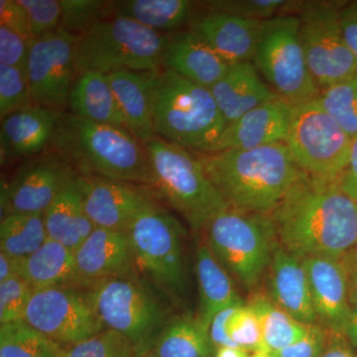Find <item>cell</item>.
Instances as JSON below:
<instances>
[{
	"label": "cell",
	"mask_w": 357,
	"mask_h": 357,
	"mask_svg": "<svg viewBox=\"0 0 357 357\" xmlns=\"http://www.w3.org/2000/svg\"><path fill=\"white\" fill-rule=\"evenodd\" d=\"M271 217L279 245L301 259L340 260L357 245V202L337 180L302 171Z\"/></svg>",
	"instance_id": "obj_1"
},
{
	"label": "cell",
	"mask_w": 357,
	"mask_h": 357,
	"mask_svg": "<svg viewBox=\"0 0 357 357\" xmlns=\"http://www.w3.org/2000/svg\"><path fill=\"white\" fill-rule=\"evenodd\" d=\"M198 155L223 201L241 213L272 215L302 173L285 143Z\"/></svg>",
	"instance_id": "obj_2"
},
{
	"label": "cell",
	"mask_w": 357,
	"mask_h": 357,
	"mask_svg": "<svg viewBox=\"0 0 357 357\" xmlns=\"http://www.w3.org/2000/svg\"><path fill=\"white\" fill-rule=\"evenodd\" d=\"M51 149L69 158L79 176L153 187V169L146 148L126 128L96 123L62 112L58 114Z\"/></svg>",
	"instance_id": "obj_3"
},
{
	"label": "cell",
	"mask_w": 357,
	"mask_h": 357,
	"mask_svg": "<svg viewBox=\"0 0 357 357\" xmlns=\"http://www.w3.org/2000/svg\"><path fill=\"white\" fill-rule=\"evenodd\" d=\"M136 274L172 306L187 301L190 275L187 231L158 199L147 204L126 229Z\"/></svg>",
	"instance_id": "obj_4"
},
{
	"label": "cell",
	"mask_w": 357,
	"mask_h": 357,
	"mask_svg": "<svg viewBox=\"0 0 357 357\" xmlns=\"http://www.w3.org/2000/svg\"><path fill=\"white\" fill-rule=\"evenodd\" d=\"M151 112L156 137L197 154L208 153L227 124L210 89L166 68L154 70Z\"/></svg>",
	"instance_id": "obj_5"
},
{
	"label": "cell",
	"mask_w": 357,
	"mask_h": 357,
	"mask_svg": "<svg viewBox=\"0 0 357 357\" xmlns=\"http://www.w3.org/2000/svg\"><path fill=\"white\" fill-rule=\"evenodd\" d=\"M154 174L152 187L160 202L178 213L201 234L208 222L229 206L204 171L199 155L161 138L143 143Z\"/></svg>",
	"instance_id": "obj_6"
},
{
	"label": "cell",
	"mask_w": 357,
	"mask_h": 357,
	"mask_svg": "<svg viewBox=\"0 0 357 357\" xmlns=\"http://www.w3.org/2000/svg\"><path fill=\"white\" fill-rule=\"evenodd\" d=\"M170 36L122 16L103 20L77 40V75L89 70L107 75L117 70L161 69Z\"/></svg>",
	"instance_id": "obj_7"
},
{
	"label": "cell",
	"mask_w": 357,
	"mask_h": 357,
	"mask_svg": "<svg viewBox=\"0 0 357 357\" xmlns=\"http://www.w3.org/2000/svg\"><path fill=\"white\" fill-rule=\"evenodd\" d=\"M89 293L105 328L128 338L137 356L173 317L172 305L137 274L96 282Z\"/></svg>",
	"instance_id": "obj_8"
},
{
	"label": "cell",
	"mask_w": 357,
	"mask_h": 357,
	"mask_svg": "<svg viewBox=\"0 0 357 357\" xmlns=\"http://www.w3.org/2000/svg\"><path fill=\"white\" fill-rule=\"evenodd\" d=\"M202 232L220 264L246 289L261 280L278 245L271 215L227 208L211 218Z\"/></svg>",
	"instance_id": "obj_9"
},
{
	"label": "cell",
	"mask_w": 357,
	"mask_h": 357,
	"mask_svg": "<svg viewBox=\"0 0 357 357\" xmlns=\"http://www.w3.org/2000/svg\"><path fill=\"white\" fill-rule=\"evenodd\" d=\"M296 14L263 21L252 63L277 96L292 105L321 95L307 68Z\"/></svg>",
	"instance_id": "obj_10"
},
{
	"label": "cell",
	"mask_w": 357,
	"mask_h": 357,
	"mask_svg": "<svg viewBox=\"0 0 357 357\" xmlns=\"http://www.w3.org/2000/svg\"><path fill=\"white\" fill-rule=\"evenodd\" d=\"M319 98L293 105L284 143L301 171L314 178L337 180L349 163L352 138L326 112Z\"/></svg>",
	"instance_id": "obj_11"
},
{
	"label": "cell",
	"mask_w": 357,
	"mask_h": 357,
	"mask_svg": "<svg viewBox=\"0 0 357 357\" xmlns=\"http://www.w3.org/2000/svg\"><path fill=\"white\" fill-rule=\"evenodd\" d=\"M340 2L301 1L299 36L307 68L321 91L357 72V60L345 41Z\"/></svg>",
	"instance_id": "obj_12"
},
{
	"label": "cell",
	"mask_w": 357,
	"mask_h": 357,
	"mask_svg": "<svg viewBox=\"0 0 357 357\" xmlns=\"http://www.w3.org/2000/svg\"><path fill=\"white\" fill-rule=\"evenodd\" d=\"M23 319L62 347L105 330L89 288L54 286L33 290Z\"/></svg>",
	"instance_id": "obj_13"
},
{
	"label": "cell",
	"mask_w": 357,
	"mask_h": 357,
	"mask_svg": "<svg viewBox=\"0 0 357 357\" xmlns=\"http://www.w3.org/2000/svg\"><path fill=\"white\" fill-rule=\"evenodd\" d=\"M77 40L79 36L61 28L31 39L25 72L34 105L56 114L67 112L77 77Z\"/></svg>",
	"instance_id": "obj_14"
},
{
	"label": "cell",
	"mask_w": 357,
	"mask_h": 357,
	"mask_svg": "<svg viewBox=\"0 0 357 357\" xmlns=\"http://www.w3.org/2000/svg\"><path fill=\"white\" fill-rule=\"evenodd\" d=\"M77 176L70 159L57 150L26 160L2 188L1 218L13 213H44Z\"/></svg>",
	"instance_id": "obj_15"
},
{
	"label": "cell",
	"mask_w": 357,
	"mask_h": 357,
	"mask_svg": "<svg viewBox=\"0 0 357 357\" xmlns=\"http://www.w3.org/2000/svg\"><path fill=\"white\" fill-rule=\"evenodd\" d=\"M81 178L86 215L100 229L126 231L139 211L158 199L145 185L96 176Z\"/></svg>",
	"instance_id": "obj_16"
},
{
	"label": "cell",
	"mask_w": 357,
	"mask_h": 357,
	"mask_svg": "<svg viewBox=\"0 0 357 357\" xmlns=\"http://www.w3.org/2000/svg\"><path fill=\"white\" fill-rule=\"evenodd\" d=\"M293 105L278 98L255 107L243 116L229 122L208 153L227 150H248L285 142Z\"/></svg>",
	"instance_id": "obj_17"
},
{
	"label": "cell",
	"mask_w": 357,
	"mask_h": 357,
	"mask_svg": "<svg viewBox=\"0 0 357 357\" xmlns=\"http://www.w3.org/2000/svg\"><path fill=\"white\" fill-rule=\"evenodd\" d=\"M303 263L309 277L319 325L331 335L344 337L351 305L342 263L328 257L305 258Z\"/></svg>",
	"instance_id": "obj_18"
},
{
	"label": "cell",
	"mask_w": 357,
	"mask_h": 357,
	"mask_svg": "<svg viewBox=\"0 0 357 357\" xmlns=\"http://www.w3.org/2000/svg\"><path fill=\"white\" fill-rule=\"evenodd\" d=\"M77 271L89 284L135 275L132 250L124 231L95 230L75 251Z\"/></svg>",
	"instance_id": "obj_19"
},
{
	"label": "cell",
	"mask_w": 357,
	"mask_h": 357,
	"mask_svg": "<svg viewBox=\"0 0 357 357\" xmlns=\"http://www.w3.org/2000/svg\"><path fill=\"white\" fill-rule=\"evenodd\" d=\"M263 21L210 11L192 17L190 29L210 45L230 66L252 62Z\"/></svg>",
	"instance_id": "obj_20"
},
{
	"label": "cell",
	"mask_w": 357,
	"mask_h": 357,
	"mask_svg": "<svg viewBox=\"0 0 357 357\" xmlns=\"http://www.w3.org/2000/svg\"><path fill=\"white\" fill-rule=\"evenodd\" d=\"M268 275L270 297L274 304L304 325L318 324L303 259L278 243Z\"/></svg>",
	"instance_id": "obj_21"
},
{
	"label": "cell",
	"mask_w": 357,
	"mask_h": 357,
	"mask_svg": "<svg viewBox=\"0 0 357 357\" xmlns=\"http://www.w3.org/2000/svg\"><path fill=\"white\" fill-rule=\"evenodd\" d=\"M58 114L34 105L1 119V158L13 162L46 152L55 136Z\"/></svg>",
	"instance_id": "obj_22"
},
{
	"label": "cell",
	"mask_w": 357,
	"mask_h": 357,
	"mask_svg": "<svg viewBox=\"0 0 357 357\" xmlns=\"http://www.w3.org/2000/svg\"><path fill=\"white\" fill-rule=\"evenodd\" d=\"M230 65L192 30L171 35L164 54L163 68L172 70L192 83L211 89Z\"/></svg>",
	"instance_id": "obj_23"
},
{
	"label": "cell",
	"mask_w": 357,
	"mask_h": 357,
	"mask_svg": "<svg viewBox=\"0 0 357 357\" xmlns=\"http://www.w3.org/2000/svg\"><path fill=\"white\" fill-rule=\"evenodd\" d=\"M210 89L227 123L263 103L280 98L263 82L252 62L230 66Z\"/></svg>",
	"instance_id": "obj_24"
},
{
	"label": "cell",
	"mask_w": 357,
	"mask_h": 357,
	"mask_svg": "<svg viewBox=\"0 0 357 357\" xmlns=\"http://www.w3.org/2000/svg\"><path fill=\"white\" fill-rule=\"evenodd\" d=\"M153 74L154 70H117L107 75L126 128L142 143L156 137L151 112Z\"/></svg>",
	"instance_id": "obj_25"
},
{
	"label": "cell",
	"mask_w": 357,
	"mask_h": 357,
	"mask_svg": "<svg viewBox=\"0 0 357 357\" xmlns=\"http://www.w3.org/2000/svg\"><path fill=\"white\" fill-rule=\"evenodd\" d=\"M49 238L76 251L96 227L84 208L81 176H77L44 211Z\"/></svg>",
	"instance_id": "obj_26"
},
{
	"label": "cell",
	"mask_w": 357,
	"mask_h": 357,
	"mask_svg": "<svg viewBox=\"0 0 357 357\" xmlns=\"http://www.w3.org/2000/svg\"><path fill=\"white\" fill-rule=\"evenodd\" d=\"M18 276L33 290L54 286L81 289L91 286L77 271L74 251L50 238L36 252L20 260Z\"/></svg>",
	"instance_id": "obj_27"
},
{
	"label": "cell",
	"mask_w": 357,
	"mask_h": 357,
	"mask_svg": "<svg viewBox=\"0 0 357 357\" xmlns=\"http://www.w3.org/2000/svg\"><path fill=\"white\" fill-rule=\"evenodd\" d=\"M199 290L196 318L206 332L213 317L227 307L244 304L234 287L231 277L220 264L208 244H199L195 257Z\"/></svg>",
	"instance_id": "obj_28"
},
{
	"label": "cell",
	"mask_w": 357,
	"mask_h": 357,
	"mask_svg": "<svg viewBox=\"0 0 357 357\" xmlns=\"http://www.w3.org/2000/svg\"><path fill=\"white\" fill-rule=\"evenodd\" d=\"M68 109L86 121L126 128L114 89L107 75L102 73L89 70L77 75Z\"/></svg>",
	"instance_id": "obj_29"
},
{
	"label": "cell",
	"mask_w": 357,
	"mask_h": 357,
	"mask_svg": "<svg viewBox=\"0 0 357 357\" xmlns=\"http://www.w3.org/2000/svg\"><path fill=\"white\" fill-rule=\"evenodd\" d=\"M208 332L190 314L173 316L155 338L150 357H213Z\"/></svg>",
	"instance_id": "obj_30"
},
{
	"label": "cell",
	"mask_w": 357,
	"mask_h": 357,
	"mask_svg": "<svg viewBox=\"0 0 357 357\" xmlns=\"http://www.w3.org/2000/svg\"><path fill=\"white\" fill-rule=\"evenodd\" d=\"M114 16H122L139 24L169 34L191 23L194 2L189 0H128L112 4Z\"/></svg>",
	"instance_id": "obj_31"
},
{
	"label": "cell",
	"mask_w": 357,
	"mask_h": 357,
	"mask_svg": "<svg viewBox=\"0 0 357 357\" xmlns=\"http://www.w3.org/2000/svg\"><path fill=\"white\" fill-rule=\"evenodd\" d=\"M43 213H13L1 218L0 252L24 260L48 241Z\"/></svg>",
	"instance_id": "obj_32"
},
{
	"label": "cell",
	"mask_w": 357,
	"mask_h": 357,
	"mask_svg": "<svg viewBox=\"0 0 357 357\" xmlns=\"http://www.w3.org/2000/svg\"><path fill=\"white\" fill-rule=\"evenodd\" d=\"M248 305L259 319L265 347L271 354L296 344L306 335L309 325L294 319L271 299L257 295Z\"/></svg>",
	"instance_id": "obj_33"
},
{
	"label": "cell",
	"mask_w": 357,
	"mask_h": 357,
	"mask_svg": "<svg viewBox=\"0 0 357 357\" xmlns=\"http://www.w3.org/2000/svg\"><path fill=\"white\" fill-rule=\"evenodd\" d=\"M64 347L25 319L0 325V357H63Z\"/></svg>",
	"instance_id": "obj_34"
},
{
	"label": "cell",
	"mask_w": 357,
	"mask_h": 357,
	"mask_svg": "<svg viewBox=\"0 0 357 357\" xmlns=\"http://www.w3.org/2000/svg\"><path fill=\"white\" fill-rule=\"evenodd\" d=\"M321 105L351 138L357 135V72L321 91Z\"/></svg>",
	"instance_id": "obj_35"
},
{
	"label": "cell",
	"mask_w": 357,
	"mask_h": 357,
	"mask_svg": "<svg viewBox=\"0 0 357 357\" xmlns=\"http://www.w3.org/2000/svg\"><path fill=\"white\" fill-rule=\"evenodd\" d=\"M301 1L294 0H225L211 1L204 6L210 11H217L244 18L266 21L277 16L296 14Z\"/></svg>",
	"instance_id": "obj_36"
},
{
	"label": "cell",
	"mask_w": 357,
	"mask_h": 357,
	"mask_svg": "<svg viewBox=\"0 0 357 357\" xmlns=\"http://www.w3.org/2000/svg\"><path fill=\"white\" fill-rule=\"evenodd\" d=\"M225 331L238 349L248 352H269L263 338L257 314L249 305L234 307L225 323Z\"/></svg>",
	"instance_id": "obj_37"
},
{
	"label": "cell",
	"mask_w": 357,
	"mask_h": 357,
	"mask_svg": "<svg viewBox=\"0 0 357 357\" xmlns=\"http://www.w3.org/2000/svg\"><path fill=\"white\" fill-rule=\"evenodd\" d=\"M137 351L121 333L103 330L98 335L64 347L63 357H136Z\"/></svg>",
	"instance_id": "obj_38"
},
{
	"label": "cell",
	"mask_w": 357,
	"mask_h": 357,
	"mask_svg": "<svg viewBox=\"0 0 357 357\" xmlns=\"http://www.w3.org/2000/svg\"><path fill=\"white\" fill-rule=\"evenodd\" d=\"M34 105L25 70L0 64V117Z\"/></svg>",
	"instance_id": "obj_39"
},
{
	"label": "cell",
	"mask_w": 357,
	"mask_h": 357,
	"mask_svg": "<svg viewBox=\"0 0 357 357\" xmlns=\"http://www.w3.org/2000/svg\"><path fill=\"white\" fill-rule=\"evenodd\" d=\"M62 6L61 29L82 36L93 26L107 20L109 7L107 1L98 0H60Z\"/></svg>",
	"instance_id": "obj_40"
},
{
	"label": "cell",
	"mask_w": 357,
	"mask_h": 357,
	"mask_svg": "<svg viewBox=\"0 0 357 357\" xmlns=\"http://www.w3.org/2000/svg\"><path fill=\"white\" fill-rule=\"evenodd\" d=\"M33 289L20 276L0 283V325L24 318Z\"/></svg>",
	"instance_id": "obj_41"
},
{
	"label": "cell",
	"mask_w": 357,
	"mask_h": 357,
	"mask_svg": "<svg viewBox=\"0 0 357 357\" xmlns=\"http://www.w3.org/2000/svg\"><path fill=\"white\" fill-rule=\"evenodd\" d=\"M29 21L31 39L57 31L62 20V6L59 0H20Z\"/></svg>",
	"instance_id": "obj_42"
},
{
	"label": "cell",
	"mask_w": 357,
	"mask_h": 357,
	"mask_svg": "<svg viewBox=\"0 0 357 357\" xmlns=\"http://www.w3.org/2000/svg\"><path fill=\"white\" fill-rule=\"evenodd\" d=\"M331 337L332 335L319 324L309 325L302 340L272 354L274 357H319L328 347Z\"/></svg>",
	"instance_id": "obj_43"
},
{
	"label": "cell",
	"mask_w": 357,
	"mask_h": 357,
	"mask_svg": "<svg viewBox=\"0 0 357 357\" xmlns=\"http://www.w3.org/2000/svg\"><path fill=\"white\" fill-rule=\"evenodd\" d=\"M31 39L0 25V64L25 70Z\"/></svg>",
	"instance_id": "obj_44"
},
{
	"label": "cell",
	"mask_w": 357,
	"mask_h": 357,
	"mask_svg": "<svg viewBox=\"0 0 357 357\" xmlns=\"http://www.w3.org/2000/svg\"><path fill=\"white\" fill-rule=\"evenodd\" d=\"M0 25L6 26L25 38L31 39L27 13L20 0L0 1Z\"/></svg>",
	"instance_id": "obj_45"
},
{
	"label": "cell",
	"mask_w": 357,
	"mask_h": 357,
	"mask_svg": "<svg viewBox=\"0 0 357 357\" xmlns=\"http://www.w3.org/2000/svg\"><path fill=\"white\" fill-rule=\"evenodd\" d=\"M236 306H238V305L222 310V311L218 312L213 317V319H211L208 335L213 351L220 349V347H237L236 344L230 340L229 335H227V331H225L227 319H229L232 310Z\"/></svg>",
	"instance_id": "obj_46"
},
{
	"label": "cell",
	"mask_w": 357,
	"mask_h": 357,
	"mask_svg": "<svg viewBox=\"0 0 357 357\" xmlns=\"http://www.w3.org/2000/svg\"><path fill=\"white\" fill-rule=\"evenodd\" d=\"M340 20L345 41L357 60V0L340 7Z\"/></svg>",
	"instance_id": "obj_47"
},
{
	"label": "cell",
	"mask_w": 357,
	"mask_h": 357,
	"mask_svg": "<svg viewBox=\"0 0 357 357\" xmlns=\"http://www.w3.org/2000/svg\"><path fill=\"white\" fill-rule=\"evenodd\" d=\"M337 184L347 196L357 202V135L352 138L349 163L337 178Z\"/></svg>",
	"instance_id": "obj_48"
},
{
	"label": "cell",
	"mask_w": 357,
	"mask_h": 357,
	"mask_svg": "<svg viewBox=\"0 0 357 357\" xmlns=\"http://www.w3.org/2000/svg\"><path fill=\"white\" fill-rule=\"evenodd\" d=\"M347 277L349 303L351 307H357V246L340 258Z\"/></svg>",
	"instance_id": "obj_49"
},
{
	"label": "cell",
	"mask_w": 357,
	"mask_h": 357,
	"mask_svg": "<svg viewBox=\"0 0 357 357\" xmlns=\"http://www.w3.org/2000/svg\"><path fill=\"white\" fill-rule=\"evenodd\" d=\"M319 357H357L342 335H333L323 354Z\"/></svg>",
	"instance_id": "obj_50"
},
{
	"label": "cell",
	"mask_w": 357,
	"mask_h": 357,
	"mask_svg": "<svg viewBox=\"0 0 357 357\" xmlns=\"http://www.w3.org/2000/svg\"><path fill=\"white\" fill-rule=\"evenodd\" d=\"M20 260L13 259L6 253L0 252V283L18 276Z\"/></svg>",
	"instance_id": "obj_51"
},
{
	"label": "cell",
	"mask_w": 357,
	"mask_h": 357,
	"mask_svg": "<svg viewBox=\"0 0 357 357\" xmlns=\"http://www.w3.org/2000/svg\"><path fill=\"white\" fill-rule=\"evenodd\" d=\"M344 337L352 347H357V307H351V311L345 323Z\"/></svg>",
	"instance_id": "obj_52"
},
{
	"label": "cell",
	"mask_w": 357,
	"mask_h": 357,
	"mask_svg": "<svg viewBox=\"0 0 357 357\" xmlns=\"http://www.w3.org/2000/svg\"><path fill=\"white\" fill-rule=\"evenodd\" d=\"M213 357H250L248 352L238 347H220L215 349Z\"/></svg>",
	"instance_id": "obj_53"
},
{
	"label": "cell",
	"mask_w": 357,
	"mask_h": 357,
	"mask_svg": "<svg viewBox=\"0 0 357 357\" xmlns=\"http://www.w3.org/2000/svg\"><path fill=\"white\" fill-rule=\"evenodd\" d=\"M250 357H274L271 352H255Z\"/></svg>",
	"instance_id": "obj_54"
},
{
	"label": "cell",
	"mask_w": 357,
	"mask_h": 357,
	"mask_svg": "<svg viewBox=\"0 0 357 357\" xmlns=\"http://www.w3.org/2000/svg\"><path fill=\"white\" fill-rule=\"evenodd\" d=\"M136 357H150L149 356H148L147 354H143V356H136Z\"/></svg>",
	"instance_id": "obj_55"
},
{
	"label": "cell",
	"mask_w": 357,
	"mask_h": 357,
	"mask_svg": "<svg viewBox=\"0 0 357 357\" xmlns=\"http://www.w3.org/2000/svg\"><path fill=\"white\" fill-rule=\"evenodd\" d=\"M357 246V245H356Z\"/></svg>",
	"instance_id": "obj_56"
}]
</instances>
